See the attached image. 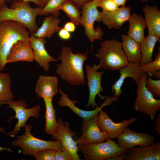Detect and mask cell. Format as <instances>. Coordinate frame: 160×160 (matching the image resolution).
<instances>
[{
	"label": "cell",
	"instance_id": "obj_1",
	"mask_svg": "<svg viewBox=\"0 0 160 160\" xmlns=\"http://www.w3.org/2000/svg\"><path fill=\"white\" fill-rule=\"evenodd\" d=\"M73 51L68 47H62L57 58L61 63L57 64L56 73L62 79L72 86L84 85L86 82L83 65L88 59V52L75 54Z\"/></svg>",
	"mask_w": 160,
	"mask_h": 160
},
{
	"label": "cell",
	"instance_id": "obj_2",
	"mask_svg": "<svg viewBox=\"0 0 160 160\" xmlns=\"http://www.w3.org/2000/svg\"><path fill=\"white\" fill-rule=\"evenodd\" d=\"M29 2L13 0L10 8L6 5L0 9V22L6 20L17 22L24 25L30 35L35 33L39 28L36 17L42 7L32 8Z\"/></svg>",
	"mask_w": 160,
	"mask_h": 160
},
{
	"label": "cell",
	"instance_id": "obj_3",
	"mask_svg": "<svg viewBox=\"0 0 160 160\" xmlns=\"http://www.w3.org/2000/svg\"><path fill=\"white\" fill-rule=\"evenodd\" d=\"M100 44V47L95 55L100 60L96 65L97 69L119 70L129 62L123 50L121 42L118 40H106Z\"/></svg>",
	"mask_w": 160,
	"mask_h": 160
},
{
	"label": "cell",
	"instance_id": "obj_4",
	"mask_svg": "<svg viewBox=\"0 0 160 160\" xmlns=\"http://www.w3.org/2000/svg\"><path fill=\"white\" fill-rule=\"evenodd\" d=\"M17 22L6 20L0 22V71L7 64V57L13 45L20 40L29 41L30 33Z\"/></svg>",
	"mask_w": 160,
	"mask_h": 160
},
{
	"label": "cell",
	"instance_id": "obj_5",
	"mask_svg": "<svg viewBox=\"0 0 160 160\" xmlns=\"http://www.w3.org/2000/svg\"><path fill=\"white\" fill-rule=\"evenodd\" d=\"M24 127V134L19 136L12 143L13 146L21 149L23 154L33 156L40 151L47 149L63 151V146L59 141H47L39 139L31 134V125L26 124Z\"/></svg>",
	"mask_w": 160,
	"mask_h": 160
},
{
	"label": "cell",
	"instance_id": "obj_6",
	"mask_svg": "<svg viewBox=\"0 0 160 160\" xmlns=\"http://www.w3.org/2000/svg\"><path fill=\"white\" fill-rule=\"evenodd\" d=\"M148 77L146 74L143 73L137 84V95L134 109L136 111L146 115L153 120L156 112L160 110V99H156L146 88L145 82Z\"/></svg>",
	"mask_w": 160,
	"mask_h": 160
},
{
	"label": "cell",
	"instance_id": "obj_7",
	"mask_svg": "<svg viewBox=\"0 0 160 160\" xmlns=\"http://www.w3.org/2000/svg\"><path fill=\"white\" fill-rule=\"evenodd\" d=\"M78 147L79 151L87 160H104L126 153L128 150L120 147L116 142L111 139L98 143L79 144Z\"/></svg>",
	"mask_w": 160,
	"mask_h": 160
},
{
	"label": "cell",
	"instance_id": "obj_8",
	"mask_svg": "<svg viewBox=\"0 0 160 160\" xmlns=\"http://www.w3.org/2000/svg\"><path fill=\"white\" fill-rule=\"evenodd\" d=\"M100 0H91L82 7L81 25L85 29L84 33L92 44L95 40H101L104 32L100 27L95 28V22H101V13L97 9Z\"/></svg>",
	"mask_w": 160,
	"mask_h": 160
},
{
	"label": "cell",
	"instance_id": "obj_9",
	"mask_svg": "<svg viewBox=\"0 0 160 160\" xmlns=\"http://www.w3.org/2000/svg\"><path fill=\"white\" fill-rule=\"evenodd\" d=\"M3 105H7V108L12 109L15 113V116L10 117L8 121L15 118L18 120L17 123L13 129L9 132L5 133L7 135L12 137L16 136L21 128L24 127L26 121L30 118L32 117L37 118L40 116V106L39 105H36L31 108H27V105L24 100L15 101L12 100L0 102V106Z\"/></svg>",
	"mask_w": 160,
	"mask_h": 160
},
{
	"label": "cell",
	"instance_id": "obj_10",
	"mask_svg": "<svg viewBox=\"0 0 160 160\" xmlns=\"http://www.w3.org/2000/svg\"><path fill=\"white\" fill-rule=\"evenodd\" d=\"M57 121L58 128L51 138L55 140L60 142L63 146V151L67 153L70 160H80L78 154L79 148L77 143L73 138L76 135L75 132L70 128L68 122H64L60 118H58Z\"/></svg>",
	"mask_w": 160,
	"mask_h": 160
},
{
	"label": "cell",
	"instance_id": "obj_11",
	"mask_svg": "<svg viewBox=\"0 0 160 160\" xmlns=\"http://www.w3.org/2000/svg\"><path fill=\"white\" fill-rule=\"evenodd\" d=\"M96 65L94 64L92 66L88 65L85 66L87 79V84L89 92V98L86 106L87 108L91 106L94 108L98 106L95 101L97 95L101 100L105 99L107 96H103L100 94V92L103 91L101 81L104 71H98Z\"/></svg>",
	"mask_w": 160,
	"mask_h": 160
},
{
	"label": "cell",
	"instance_id": "obj_12",
	"mask_svg": "<svg viewBox=\"0 0 160 160\" xmlns=\"http://www.w3.org/2000/svg\"><path fill=\"white\" fill-rule=\"evenodd\" d=\"M98 115L88 120L83 119L81 137L76 142L79 144H96L110 139L108 134L102 132L98 124Z\"/></svg>",
	"mask_w": 160,
	"mask_h": 160
},
{
	"label": "cell",
	"instance_id": "obj_13",
	"mask_svg": "<svg viewBox=\"0 0 160 160\" xmlns=\"http://www.w3.org/2000/svg\"><path fill=\"white\" fill-rule=\"evenodd\" d=\"M58 92L61 95L60 99L58 101L59 105L61 107L67 106L69 107L74 113L85 120H89L98 115L103 107L110 105L113 102L116 101L118 100L116 96H107L104 102L100 107L98 106L92 110H84L78 108L75 105V104L78 102V101L71 100L67 94L61 89H59Z\"/></svg>",
	"mask_w": 160,
	"mask_h": 160
},
{
	"label": "cell",
	"instance_id": "obj_14",
	"mask_svg": "<svg viewBox=\"0 0 160 160\" xmlns=\"http://www.w3.org/2000/svg\"><path fill=\"white\" fill-rule=\"evenodd\" d=\"M117 138L119 147L129 149L137 146H150L154 142L155 137L146 132H137L128 127Z\"/></svg>",
	"mask_w": 160,
	"mask_h": 160
},
{
	"label": "cell",
	"instance_id": "obj_15",
	"mask_svg": "<svg viewBox=\"0 0 160 160\" xmlns=\"http://www.w3.org/2000/svg\"><path fill=\"white\" fill-rule=\"evenodd\" d=\"M136 118L132 117L128 120L123 119L119 123L114 122L105 111L101 110L98 115V124L100 130L106 132L110 139L117 138L131 124H134Z\"/></svg>",
	"mask_w": 160,
	"mask_h": 160
},
{
	"label": "cell",
	"instance_id": "obj_16",
	"mask_svg": "<svg viewBox=\"0 0 160 160\" xmlns=\"http://www.w3.org/2000/svg\"><path fill=\"white\" fill-rule=\"evenodd\" d=\"M29 41L32 48L33 59L46 72L49 71V63L58 60L51 56L46 50L45 45L46 41L44 38H39L31 35Z\"/></svg>",
	"mask_w": 160,
	"mask_h": 160
},
{
	"label": "cell",
	"instance_id": "obj_17",
	"mask_svg": "<svg viewBox=\"0 0 160 160\" xmlns=\"http://www.w3.org/2000/svg\"><path fill=\"white\" fill-rule=\"evenodd\" d=\"M131 9L130 6H124L113 12L102 10L101 22L110 29H119L128 21L131 15Z\"/></svg>",
	"mask_w": 160,
	"mask_h": 160
},
{
	"label": "cell",
	"instance_id": "obj_18",
	"mask_svg": "<svg viewBox=\"0 0 160 160\" xmlns=\"http://www.w3.org/2000/svg\"><path fill=\"white\" fill-rule=\"evenodd\" d=\"M119 70L120 76L114 84L111 85V92H114L113 96L117 97L122 93L121 88L126 78H132L137 84L141 75L144 73L140 68L139 65L133 62H129L126 66Z\"/></svg>",
	"mask_w": 160,
	"mask_h": 160
},
{
	"label": "cell",
	"instance_id": "obj_19",
	"mask_svg": "<svg viewBox=\"0 0 160 160\" xmlns=\"http://www.w3.org/2000/svg\"><path fill=\"white\" fill-rule=\"evenodd\" d=\"M126 160H160V143L154 142L150 146L133 147L128 149Z\"/></svg>",
	"mask_w": 160,
	"mask_h": 160
},
{
	"label": "cell",
	"instance_id": "obj_20",
	"mask_svg": "<svg viewBox=\"0 0 160 160\" xmlns=\"http://www.w3.org/2000/svg\"><path fill=\"white\" fill-rule=\"evenodd\" d=\"M58 81L56 76L40 75L36 82L35 91L43 100L52 99L58 92Z\"/></svg>",
	"mask_w": 160,
	"mask_h": 160
},
{
	"label": "cell",
	"instance_id": "obj_21",
	"mask_svg": "<svg viewBox=\"0 0 160 160\" xmlns=\"http://www.w3.org/2000/svg\"><path fill=\"white\" fill-rule=\"evenodd\" d=\"M34 60L29 41L20 40L12 47L7 59V64L21 61L31 62Z\"/></svg>",
	"mask_w": 160,
	"mask_h": 160
},
{
	"label": "cell",
	"instance_id": "obj_22",
	"mask_svg": "<svg viewBox=\"0 0 160 160\" xmlns=\"http://www.w3.org/2000/svg\"><path fill=\"white\" fill-rule=\"evenodd\" d=\"M149 34L160 38V11L156 5H145L143 8Z\"/></svg>",
	"mask_w": 160,
	"mask_h": 160
},
{
	"label": "cell",
	"instance_id": "obj_23",
	"mask_svg": "<svg viewBox=\"0 0 160 160\" xmlns=\"http://www.w3.org/2000/svg\"><path fill=\"white\" fill-rule=\"evenodd\" d=\"M122 46L128 60L140 65L141 61L140 44L124 34L121 35Z\"/></svg>",
	"mask_w": 160,
	"mask_h": 160
},
{
	"label": "cell",
	"instance_id": "obj_24",
	"mask_svg": "<svg viewBox=\"0 0 160 160\" xmlns=\"http://www.w3.org/2000/svg\"><path fill=\"white\" fill-rule=\"evenodd\" d=\"M128 35L140 44L145 38L144 30L146 27L144 18L135 13L131 14Z\"/></svg>",
	"mask_w": 160,
	"mask_h": 160
},
{
	"label": "cell",
	"instance_id": "obj_25",
	"mask_svg": "<svg viewBox=\"0 0 160 160\" xmlns=\"http://www.w3.org/2000/svg\"><path fill=\"white\" fill-rule=\"evenodd\" d=\"M60 23V20L57 17L52 15L46 17L36 31L31 35L39 38H50L60 28L59 26Z\"/></svg>",
	"mask_w": 160,
	"mask_h": 160
},
{
	"label": "cell",
	"instance_id": "obj_26",
	"mask_svg": "<svg viewBox=\"0 0 160 160\" xmlns=\"http://www.w3.org/2000/svg\"><path fill=\"white\" fill-rule=\"evenodd\" d=\"M52 99H44L46 108L45 114V132L52 135L57 130L58 123L56 118V111L52 103Z\"/></svg>",
	"mask_w": 160,
	"mask_h": 160
},
{
	"label": "cell",
	"instance_id": "obj_27",
	"mask_svg": "<svg viewBox=\"0 0 160 160\" xmlns=\"http://www.w3.org/2000/svg\"><path fill=\"white\" fill-rule=\"evenodd\" d=\"M158 41L160 42L159 38L155 35L148 34L140 44L141 53V61L140 65L148 64L153 61V51Z\"/></svg>",
	"mask_w": 160,
	"mask_h": 160
},
{
	"label": "cell",
	"instance_id": "obj_28",
	"mask_svg": "<svg viewBox=\"0 0 160 160\" xmlns=\"http://www.w3.org/2000/svg\"><path fill=\"white\" fill-rule=\"evenodd\" d=\"M12 80L9 74L0 73V102L13 100V94L11 89Z\"/></svg>",
	"mask_w": 160,
	"mask_h": 160
},
{
	"label": "cell",
	"instance_id": "obj_29",
	"mask_svg": "<svg viewBox=\"0 0 160 160\" xmlns=\"http://www.w3.org/2000/svg\"><path fill=\"white\" fill-rule=\"evenodd\" d=\"M79 7L71 0H67L62 5L63 10L70 21L76 25L81 24V16Z\"/></svg>",
	"mask_w": 160,
	"mask_h": 160
},
{
	"label": "cell",
	"instance_id": "obj_30",
	"mask_svg": "<svg viewBox=\"0 0 160 160\" xmlns=\"http://www.w3.org/2000/svg\"><path fill=\"white\" fill-rule=\"evenodd\" d=\"M67 0H49L43 7L39 15L46 16L51 15L58 17L60 14V11L64 3Z\"/></svg>",
	"mask_w": 160,
	"mask_h": 160
},
{
	"label": "cell",
	"instance_id": "obj_31",
	"mask_svg": "<svg viewBox=\"0 0 160 160\" xmlns=\"http://www.w3.org/2000/svg\"><path fill=\"white\" fill-rule=\"evenodd\" d=\"M158 51L155 60L151 62L145 64L140 65V67L143 72L152 77V74L155 72L160 70V47H158Z\"/></svg>",
	"mask_w": 160,
	"mask_h": 160
},
{
	"label": "cell",
	"instance_id": "obj_32",
	"mask_svg": "<svg viewBox=\"0 0 160 160\" xmlns=\"http://www.w3.org/2000/svg\"><path fill=\"white\" fill-rule=\"evenodd\" d=\"M145 87L154 97H160V79L155 80L148 77L145 81Z\"/></svg>",
	"mask_w": 160,
	"mask_h": 160
},
{
	"label": "cell",
	"instance_id": "obj_33",
	"mask_svg": "<svg viewBox=\"0 0 160 160\" xmlns=\"http://www.w3.org/2000/svg\"><path fill=\"white\" fill-rule=\"evenodd\" d=\"M56 150L47 149L40 151L33 156L36 160H55V155Z\"/></svg>",
	"mask_w": 160,
	"mask_h": 160
},
{
	"label": "cell",
	"instance_id": "obj_34",
	"mask_svg": "<svg viewBox=\"0 0 160 160\" xmlns=\"http://www.w3.org/2000/svg\"><path fill=\"white\" fill-rule=\"evenodd\" d=\"M98 7L102 9V10L108 12H113L119 8L113 0H100L98 4Z\"/></svg>",
	"mask_w": 160,
	"mask_h": 160
},
{
	"label": "cell",
	"instance_id": "obj_35",
	"mask_svg": "<svg viewBox=\"0 0 160 160\" xmlns=\"http://www.w3.org/2000/svg\"><path fill=\"white\" fill-rule=\"evenodd\" d=\"M57 32L59 37L62 40H68L71 37L70 33L65 30L63 27L60 28Z\"/></svg>",
	"mask_w": 160,
	"mask_h": 160
},
{
	"label": "cell",
	"instance_id": "obj_36",
	"mask_svg": "<svg viewBox=\"0 0 160 160\" xmlns=\"http://www.w3.org/2000/svg\"><path fill=\"white\" fill-rule=\"evenodd\" d=\"M55 160H70L67 153L63 151H56L55 155Z\"/></svg>",
	"mask_w": 160,
	"mask_h": 160
},
{
	"label": "cell",
	"instance_id": "obj_37",
	"mask_svg": "<svg viewBox=\"0 0 160 160\" xmlns=\"http://www.w3.org/2000/svg\"><path fill=\"white\" fill-rule=\"evenodd\" d=\"M76 24L72 21H68L64 24L63 27L70 33H73L76 30Z\"/></svg>",
	"mask_w": 160,
	"mask_h": 160
},
{
	"label": "cell",
	"instance_id": "obj_38",
	"mask_svg": "<svg viewBox=\"0 0 160 160\" xmlns=\"http://www.w3.org/2000/svg\"><path fill=\"white\" fill-rule=\"evenodd\" d=\"M127 153L120 154L115 155L107 158V160H122L125 159Z\"/></svg>",
	"mask_w": 160,
	"mask_h": 160
},
{
	"label": "cell",
	"instance_id": "obj_39",
	"mask_svg": "<svg viewBox=\"0 0 160 160\" xmlns=\"http://www.w3.org/2000/svg\"><path fill=\"white\" fill-rule=\"evenodd\" d=\"M155 131L157 134L160 135V114H157L156 119L155 126L154 127Z\"/></svg>",
	"mask_w": 160,
	"mask_h": 160
},
{
	"label": "cell",
	"instance_id": "obj_40",
	"mask_svg": "<svg viewBox=\"0 0 160 160\" xmlns=\"http://www.w3.org/2000/svg\"><path fill=\"white\" fill-rule=\"evenodd\" d=\"M24 1L32 2L37 5L38 7H43L44 5V4L39 0H21ZM12 0H5L7 2H10Z\"/></svg>",
	"mask_w": 160,
	"mask_h": 160
},
{
	"label": "cell",
	"instance_id": "obj_41",
	"mask_svg": "<svg viewBox=\"0 0 160 160\" xmlns=\"http://www.w3.org/2000/svg\"><path fill=\"white\" fill-rule=\"evenodd\" d=\"M74 2L80 8H81L86 3L91 0H71Z\"/></svg>",
	"mask_w": 160,
	"mask_h": 160
},
{
	"label": "cell",
	"instance_id": "obj_42",
	"mask_svg": "<svg viewBox=\"0 0 160 160\" xmlns=\"http://www.w3.org/2000/svg\"><path fill=\"white\" fill-rule=\"evenodd\" d=\"M115 4L119 7L125 6L127 0H113Z\"/></svg>",
	"mask_w": 160,
	"mask_h": 160
},
{
	"label": "cell",
	"instance_id": "obj_43",
	"mask_svg": "<svg viewBox=\"0 0 160 160\" xmlns=\"http://www.w3.org/2000/svg\"><path fill=\"white\" fill-rule=\"evenodd\" d=\"M0 132H1L5 133H6L4 129L1 126H0ZM3 151H6L10 153L13 152V151L10 148L3 147L0 146V151L2 152Z\"/></svg>",
	"mask_w": 160,
	"mask_h": 160
},
{
	"label": "cell",
	"instance_id": "obj_44",
	"mask_svg": "<svg viewBox=\"0 0 160 160\" xmlns=\"http://www.w3.org/2000/svg\"><path fill=\"white\" fill-rule=\"evenodd\" d=\"M152 76L158 79H160V70L152 74Z\"/></svg>",
	"mask_w": 160,
	"mask_h": 160
},
{
	"label": "cell",
	"instance_id": "obj_45",
	"mask_svg": "<svg viewBox=\"0 0 160 160\" xmlns=\"http://www.w3.org/2000/svg\"><path fill=\"white\" fill-rule=\"evenodd\" d=\"M5 0H0V9L6 5L5 4Z\"/></svg>",
	"mask_w": 160,
	"mask_h": 160
},
{
	"label": "cell",
	"instance_id": "obj_46",
	"mask_svg": "<svg viewBox=\"0 0 160 160\" xmlns=\"http://www.w3.org/2000/svg\"><path fill=\"white\" fill-rule=\"evenodd\" d=\"M42 2L44 4V5L47 3L49 0H39Z\"/></svg>",
	"mask_w": 160,
	"mask_h": 160
},
{
	"label": "cell",
	"instance_id": "obj_47",
	"mask_svg": "<svg viewBox=\"0 0 160 160\" xmlns=\"http://www.w3.org/2000/svg\"><path fill=\"white\" fill-rule=\"evenodd\" d=\"M150 0H141V2L142 4Z\"/></svg>",
	"mask_w": 160,
	"mask_h": 160
},
{
	"label": "cell",
	"instance_id": "obj_48",
	"mask_svg": "<svg viewBox=\"0 0 160 160\" xmlns=\"http://www.w3.org/2000/svg\"></svg>",
	"mask_w": 160,
	"mask_h": 160
}]
</instances>
